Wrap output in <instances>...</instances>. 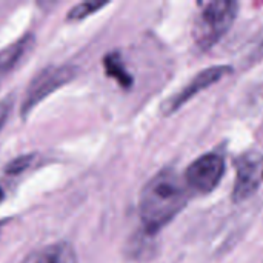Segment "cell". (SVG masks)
I'll list each match as a JSON object with an SVG mask.
<instances>
[{"mask_svg":"<svg viewBox=\"0 0 263 263\" xmlns=\"http://www.w3.org/2000/svg\"><path fill=\"white\" fill-rule=\"evenodd\" d=\"M185 180L174 170H162L143 186L139 199V216L146 234L153 236L168 225L188 203Z\"/></svg>","mask_w":263,"mask_h":263,"instance_id":"6da1fadb","label":"cell"},{"mask_svg":"<svg viewBox=\"0 0 263 263\" xmlns=\"http://www.w3.org/2000/svg\"><path fill=\"white\" fill-rule=\"evenodd\" d=\"M239 5L231 0H217L203 3L196 15L193 37L200 49H210L231 28L236 20Z\"/></svg>","mask_w":263,"mask_h":263,"instance_id":"7a4b0ae2","label":"cell"},{"mask_svg":"<svg viewBox=\"0 0 263 263\" xmlns=\"http://www.w3.org/2000/svg\"><path fill=\"white\" fill-rule=\"evenodd\" d=\"M76 66L72 65H49L40 69L29 82L20 106V117L26 119L32 109L42 103L48 96L63 88L76 77Z\"/></svg>","mask_w":263,"mask_h":263,"instance_id":"3957f363","label":"cell"},{"mask_svg":"<svg viewBox=\"0 0 263 263\" xmlns=\"http://www.w3.org/2000/svg\"><path fill=\"white\" fill-rule=\"evenodd\" d=\"M225 173L223 157L216 153H208L194 160L185 171L183 180L188 190L200 194H208L220 183Z\"/></svg>","mask_w":263,"mask_h":263,"instance_id":"277c9868","label":"cell"},{"mask_svg":"<svg viewBox=\"0 0 263 263\" xmlns=\"http://www.w3.org/2000/svg\"><path fill=\"white\" fill-rule=\"evenodd\" d=\"M233 69L228 65H217V66H211V68H206V69L200 71L190 83H186L177 94L171 96L162 105V114L170 116V114L176 112L180 106H183L196 94H199L200 91L210 88L213 83H217L220 79H223Z\"/></svg>","mask_w":263,"mask_h":263,"instance_id":"5b68a950","label":"cell"},{"mask_svg":"<svg viewBox=\"0 0 263 263\" xmlns=\"http://www.w3.org/2000/svg\"><path fill=\"white\" fill-rule=\"evenodd\" d=\"M262 163L263 157L256 151L245 153L236 160L237 173H236V182L233 190L234 202H243L257 191Z\"/></svg>","mask_w":263,"mask_h":263,"instance_id":"8992f818","label":"cell"},{"mask_svg":"<svg viewBox=\"0 0 263 263\" xmlns=\"http://www.w3.org/2000/svg\"><path fill=\"white\" fill-rule=\"evenodd\" d=\"M34 43H35L34 34L26 32L0 51V77L2 79L20 65V62L32 49Z\"/></svg>","mask_w":263,"mask_h":263,"instance_id":"52a82bcc","label":"cell"},{"mask_svg":"<svg viewBox=\"0 0 263 263\" xmlns=\"http://www.w3.org/2000/svg\"><path fill=\"white\" fill-rule=\"evenodd\" d=\"M22 263H77V257L69 243L60 242L31 251Z\"/></svg>","mask_w":263,"mask_h":263,"instance_id":"ba28073f","label":"cell"},{"mask_svg":"<svg viewBox=\"0 0 263 263\" xmlns=\"http://www.w3.org/2000/svg\"><path fill=\"white\" fill-rule=\"evenodd\" d=\"M103 69L108 77L114 79L122 88H131L133 85V76L126 69L123 59L119 52H109L103 57Z\"/></svg>","mask_w":263,"mask_h":263,"instance_id":"9c48e42d","label":"cell"},{"mask_svg":"<svg viewBox=\"0 0 263 263\" xmlns=\"http://www.w3.org/2000/svg\"><path fill=\"white\" fill-rule=\"evenodd\" d=\"M108 6V2H82L76 6H72L66 14V22H80L86 17L96 14L97 11Z\"/></svg>","mask_w":263,"mask_h":263,"instance_id":"30bf717a","label":"cell"},{"mask_svg":"<svg viewBox=\"0 0 263 263\" xmlns=\"http://www.w3.org/2000/svg\"><path fill=\"white\" fill-rule=\"evenodd\" d=\"M35 162V156L34 154H23L18 156L15 159H12L6 166H5V173L6 176H18L25 171H28L32 163Z\"/></svg>","mask_w":263,"mask_h":263,"instance_id":"8fae6325","label":"cell"},{"mask_svg":"<svg viewBox=\"0 0 263 263\" xmlns=\"http://www.w3.org/2000/svg\"><path fill=\"white\" fill-rule=\"evenodd\" d=\"M12 105H14V96L12 94H8L6 97H3L0 100V131L3 129V126L6 125V122L11 116Z\"/></svg>","mask_w":263,"mask_h":263,"instance_id":"7c38bea8","label":"cell"},{"mask_svg":"<svg viewBox=\"0 0 263 263\" xmlns=\"http://www.w3.org/2000/svg\"><path fill=\"white\" fill-rule=\"evenodd\" d=\"M3 202V190L0 188V203Z\"/></svg>","mask_w":263,"mask_h":263,"instance_id":"4fadbf2b","label":"cell"},{"mask_svg":"<svg viewBox=\"0 0 263 263\" xmlns=\"http://www.w3.org/2000/svg\"><path fill=\"white\" fill-rule=\"evenodd\" d=\"M2 228H3V222H0V233H2Z\"/></svg>","mask_w":263,"mask_h":263,"instance_id":"5bb4252c","label":"cell"},{"mask_svg":"<svg viewBox=\"0 0 263 263\" xmlns=\"http://www.w3.org/2000/svg\"><path fill=\"white\" fill-rule=\"evenodd\" d=\"M0 82H2V77H0Z\"/></svg>","mask_w":263,"mask_h":263,"instance_id":"9a60e30c","label":"cell"},{"mask_svg":"<svg viewBox=\"0 0 263 263\" xmlns=\"http://www.w3.org/2000/svg\"><path fill=\"white\" fill-rule=\"evenodd\" d=\"M262 177H263V171H262Z\"/></svg>","mask_w":263,"mask_h":263,"instance_id":"2e32d148","label":"cell"}]
</instances>
